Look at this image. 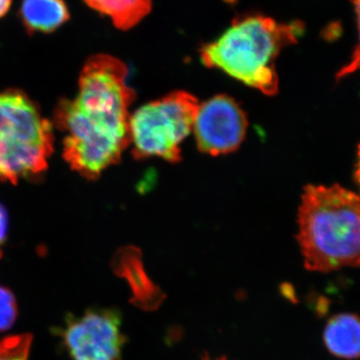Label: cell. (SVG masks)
Returning a JSON list of instances; mask_svg holds the SVG:
<instances>
[{"mask_svg":"<svg viewBox=\"0 0 360 360\" xmlns=\"http://www.w3.org/2000/svg\"><path fill=\"white\" fill-rule=\"evenodd\" d=\"M129 70L106 54L91 56L80 73L77 96L56 110L63 134V158L89 180L115 165L130 146L129 108L136 94L127 84Z\"/></svg>","mask_w":360,"mask_h":360,"instance_id":"1","label":"cell"},{"mask_svg":"<svg viewBox=\"0 0 360 360\" xmlns=\"http://www.w3.org/2000/svg\"><path fill=\"white\" fill-rule=\"evenodd\" d=\"M296 236L304 266L330 272L360 267V196L340 184L307 186Z\"/></svg>","mask_w":360,"mask_h":360,"instance_id":"2","label":"cell"},{"mask_svg":"<svg viewBox=\"0 0 360 360\" xmlns=\"http://www.w3.org/2000/svg\"><path fill=\"white\" fill-rule=\"evenodd\" d=\"M303 32L304 25L300 21L277 22L259 14L240 16L219 39L201 49V61L265 96H274L279 84L276 59L284 47L296 44Z\"/></svg>","mask_w":360,"mask_h":360,"instance_id":"3","label":"cell"},{"mask_svg":"<svg viewBox=\"0 0 360 360\" xmlns=\"http://www.w3.org/2000/svg\"><path fill=\"white\" fill-rule=\"evenodd\" d=\"M53 127L20 89L0 91V184L44 174L53 153Z\"/></svg>","mask_w":360,"mask_h":360,"instance_id":"4","label":"cell"},{"mask_svg":"<svg viewBox=\"0 0 360 360\" xmlns=\"http://www.w3.org/2000/svg\"><path fill=\"white\" fill-rule=\"evenodd\" d=\"M200 101L186 91L141 106L130 116V144L135 160L158 156L169 162L181 160L180 144L193 130Z\"/></svg>","mask_w":360,"mask_h":360,"instance_id":"5","label":"cell"},{"mask_svg":"<svg viewBox=\"0 0 360 360\" xmlns=\"http://www.w3.org/2000/svg\"><path fill=\"white\" fill-rule=\"evenodd\" d=\"M122 317L113 309H94L70 315L60 335L72 360H120L125 338Z\"/></svg>","mask_w":360,"mask_h":360,"instance_id":"6","label":"cell"},{"mask_svg":"<svg viewBox=\"0 0 360 360\" xmlns=\"http://www.w3.org/2000/svg\"><path fill=\"white\" fill-rule=\"evenodd\" d=\"M248 127L241 106L222 94L200 104L193 131L201 153L217 156L236 151L245 139Z\"/></svg>","mask_w":360,"mask_h":360,"instance_id":"7","label":"cell"},{"mask_svg":"<svg viewBox=\"0 0 360 360\" xmlns=\"http://www.w3.org/2000/svg\"><path fill=\"white\" fill-rule=\"evenodd\" d=\"M324 343L330 354L340 359L360 357V319L341 314L329 319L323 333Z\"/></svg>","mask_w":360,"mask_h":360,"instance_id":"8","label":"cell"},{"mask_svg":"<svg viewBox=\"0 0 360 360\" xmlns=\"http://www.w3.org/2000/svg\"><path fill=\"white\" fill-rule=\"evenodd\" d=\"M20 16L30 32L49 33L68 20L70 11L63 0H23Z\"/></svg>","mask_w":360,"mask_h":360,"instance_id":"9","label":"cell"},{"mask_svg":"<svg viewBox=\"0 0 360 360\" xmlns=\"http://www.w3.org/2000/svg\"><path fill=\"white\" fill-rule=\"evenodd\" d=\"M87 6L108 16L116 27L130 30L151 11V0H84Z\"/></svg>","mask_w":360,"mask_h":360,"instance_id":"10","label":"cell"},{"mask_svg":"<svg viewBox=\"0 0 360 360\" xmlns=\"http://www.w3.org/2000/svg\"><path fill=\"white\" fill-rule=\"evenodd\" d=\"M32 336H11L0 341V360H28Z\"/></svg>","mask_w":360,"mask_h":360,"instance_id":"11","label":"cell"},{"mask_svg":"<svg viewBox=\"0 0 360 360\" xmlns=\"http://www.w3.org/2000/svg\"><path fill=\"white\" fill-rule=\"evenodd\" d=\"M18 315V305L14 295L0 286V331H6L13 326Z\"/></svg>","mask_w":360,"mask_h":360,"instance_id":"12","label":"cell"},{"mask_svg":"<svg viewBox=\"0 0 360 360\" xmlns=\"http://www.w3.org/2000/svg\"><path fill=\"white\" fill-rule=\"evenodd\" d=\"M354 6L355 18H356L357 30H359V42L355 46L354 53L347 65L343 66L338 73H336V79L340 80L341 78L347 77L348 75L356 72L360 70V0H352Z\"/></svg>","mask_w":360,"mask_h":360,"instance_id":"13","label":"cell"},{"mask_svg":"<svg viewBox=\"0 0 360 360\" xmlns=\"http://www.w3.org/2000/svg\"><path fill=\"white\" fill-rule=\"evenodd\" d=\"M7 224H8V219H7L6 208L0 203V257H2L1 246L6 238Z\"/></svg>","mask_w":360,"mask_h":360,"instance_id":"14","label":"cell"},{"mask_svg":"<svg viewBox=\"0 0 360 360\" xmlns=\"http://www.w3.org/2000/svg\"><path fill=\"white\" fill-rule=\"evenodd\" d=\"M13 0H0V18H4L11 6Z\"/></svg>","mask_w":360,"mask_h":360,"instance_id":"15","label":"cell"},{"mask_svg":"<svg viewBox=\"0 0 360 360\" xmlns=\"http://www.w3.org/2000/svg\"><path fill=\"white\" fill-rule=\"evenodd\" d=\"M354 177L360 187V144L359 146V150H357L356 169H355Z\"/></svg>","mask_w":360,"mask_h":360,"instance_id":"16","label":"cell"},{"mask_svg":"<svg viewBox=\"0 0 360 360\" xmlns=\"http://www.w3.org/2000/svg\"><path fill=\"white\" fill-rule=\"evenodd\" d=\"M202 360H227L226 359H225V357H220V359H210V356H206L205 359H203Z\"/></svg>","mask_w":360,"mask_h":360,"instance_id":"17","label":"cell"}]
</instances>
